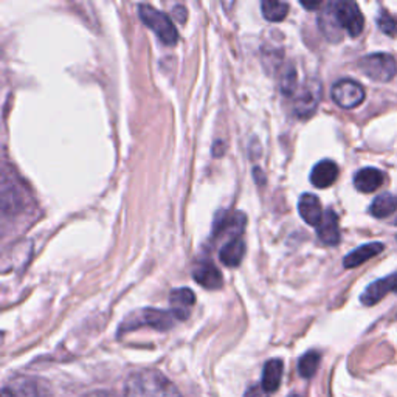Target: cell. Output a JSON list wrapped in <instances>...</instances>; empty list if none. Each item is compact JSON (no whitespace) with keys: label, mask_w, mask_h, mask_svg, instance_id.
Returning a JSON list of instances; mask_svg holds the SVG:
<instances>
[{"label":"cell","mask_w":397,"mask_h":397,"mask_svg":"<svg viewBox=\"0 0 397 397\" xmlns=\"http://www.w3.org/2000/svg\"><path fill=\"white\" fill-rule=\"evenodd\" d=\"M125 397H183L172 382L156 370L135 371L127 377Z\"/></svg>","instance_id":"cell-1"},{"label":"cell","mask_w":397,"mask_h":397,"mask_svg":"<svg viewBox=\"0 0 397 397\" xmlns=\"http://www.w3.org/2000/svg\"><path fill=\"white\" fill-rule=\"evenodd\" d=\"M139 16L141 22L152 32L157 34V37L165 45H175L179 41L177 28L172 24L171 18L168 14L156 10L154 6L141 4L139 6Z\"/></svg>","instance_id":"cell-2"},{"label":"cell","mask_w":397,"mask_h":397,"mask_svg":"<svg viewBox=\"0 0 397 397\" xmlns=\"http://www.w3.org/2000/svg\"><path fill=\"white\" fill-rule=\"evenodd\" d=\"M174 322L175 317L172 315V312L158 309H141L125 320L123 324L120 327V334L139 329V327L143 326L152 327V329L157 331H168L171 329Z\"/></svg>","instance_id":"cell-3"},{"label":"cell","mask_w":397,"mask_h":397,"mask_svg":"<svg viewBox=\"0 0 397 397\" xmlns=\"http://www.w3.org/2000/svg\"><path fill=\"white\" fill-rule=\"evenodd\" d=\"M358 67L368 78L377 82L391 81L397 70L394 58L388 53H372V55L365 56L360 59Z\"/></svg>","instance_id":"cell-4"},{"label":"cell","mask_w":397,"mask_h":397,"mask_svg":"<svg viewBox=\"0 0 397 397\" xmlns=\"http://www.w3.org/2000/svg\"><path fill=\"white\" fill-rule=\"evenodd\" d=\"M322 99V84L318 80H308L303 87L296 92L294 111L298 118H309L314 115Z\"/></svg>","instance_id":"cell-5"},{"label":"cell","mask_w":397,"mask_h":397,"mask_svg":"<svg viewBox=\"0 0 397 397\" xmlns=\"http://www.w3.org/2000/svg\"><path fill=\"white\" fill-rule=\"evenodd\" d=\"M334 13L341 30H346L351 37L362 34L365 19L355 2H337L334 4Z\"/></svg>","instance_id":"cell-6"},{"label":"cell","mask_w":397,"mask_h":397,"mask_svg":"<svg viewBox=\"0 0 397 397\" xmlns=\"http://www.w3.org/2000/svg\"><path fill=\"white\" fill-rule=\"evenodd\" d=\"M332 99L343 109H354L363 103L365 89L357 81L340 80L332 86Z\"/></svg>","instance_id":"cell-7"},{"label":"cell","mask_w":397,"mask_h":397,"mask_svg":"<svg viewBox=\"0 0 397 397\" xmlns=\"http://www.w3.org/2000/svg\"><path fill=\"white\" fill-rule=\"evenodd\" d=\"M2 397H51L41 382L28 377H18L6 382Z\"/></svg>","instance_id":"cell-8"},{"label":"cell","mask_w":397,"mask_h":397,"mask_svg":"<svg viewBox=\"0 0 397 397\" xmlns=\"http://www.w3.org/2000/svg\"><path fill=\"white\" fill-rule=\"evenodd\" d=\"M389 292L397 294V273L374 281L362 294L360 301L365 306H374V304H377Z\"/></svg>","instance_id":"cell-9"},{"label":"cell","mask_w":397,"mask_h":397,"mask_svg":"<svg viewBox=\"0 0 397 397\" xmlns=\"http://www.w3.org/2000/svg\"><path fill=\"white\" fill-rule=\"evenodd\" d=\"M193 278L202 287L208 290H219L224 286V278L219 269L215 264L208 261H201L196 264L193 270Z\"/></svg>","instance_id":"cell-10"},{"label":"cell","mask_w":397,"mask_h":397,"mask_svg":"<svg viewBox=\"0 0 397 397\" xmlns=\"http://www.w3.org/2000/svg\"><path fill=\"white\" fill-rule=\"evenodd\" d=\"M317 234L320 241L326 246L329 247H335L340 244L341 234H340V225H339V216L337 213L332 210L324 211V216L322 224L317 227Z\"/></svg>","instance_id":"cell-11"},{"label":"cell","mask_w":397,"mask_h":397,"mask_svg":"<svg viewBox=\"0 0 397 397\" xmlns=\"http://www.w3.org/2000/svg\"><path fill=\"white\" fill-rule=\"evenodd\" d=\"M298 211H300L301 219L310 227H318L323 220V208L318 197L314 194H303L298 201Z\"/></svg>","instance_id":"cell-12"},{"label":"cell","mask_w":397,"mask_h":397,"mask_svg":"<svg viewBox=\"0 0 397 397\" xmlns=\"http://www.w3.org/2000/svg\"><path fill=\"white\" fill-rule=\"evenodd\" d=\"M170 303L171 312L175 320H187L189 317L191 308H193L196 303V295L193 290L187 287L175 289L170 295Z\"/></svg>","instance_id":"cell-13"},{"label":"cell","mask_w":397,"mask_h":397,"mask_svg":"<svg viewBox=\"0 0 397 397\" xmlns=\"http://www.w3.org/2000/svg\"><path fill=\"white\" fill-rule=\"evenodd\" d=\"M339 179V166L332 160H322L318 162L310 174L312 185L317 188H329Z\"/></svg>","instance_id":"cell-14"},{"label":"cell","mask_w":397,"mask_h":397,"mask_svg":"<svg viewBox=\"0 0 397 397\" xmlns=\"http://www.w3.org/2000/svg\"><path fill=\"white\" fill-rule=\"evenodd\" d=\"M384 248H385V246H384V244H380V242L365 244V246L358 247L357 250L351 251L349 255H346L345 259H343V265H345L346 269H354V267L362 265L366 261H370L371 258L382 253V251H384Z\"/></svg>","instance_id":"cell-15"},{"label":"cell","mask_w":397,"mask_h":397,"mask_svg":"<svg viewBox=\"0 0 397 397\" xmlns=\"http://www.w3.org/2000/svg\"><path fill=\"white\" fill-rule=\"evenodd\" d=\"M385 177L376 168H363L354 177V185L360 193H374L384 185Z\"/></svg>","instance_id":"cell-16"},{"label":"cell","mask_w":397,"mask_h":397,"mask_svg":"<svg viewBox=\"0 0 397 397\" xmlns=\"http://www.w3.org/2000/svg\"><path fill=\"white\" fill-rule=\"evenodd\" d=\"M244 255H246V242L241 238H233L232 241H228L219 251L220 261L227 267L239 265Z\"/></svg>","instance_id":"cell-17"},{"label":"cell","mask_w":397,"mask_h":397,"mask_svg":"<svg viewBox=\"0 0 397 397\" xmlns=\"http://www.w3.org/2000/svg\"><path fill=\"white\" fill-rule=\"evenodd\" d=\"M282 370H284V365H282L279 358H273V360L265 363L263 372V386L267 393H275L279 388Z\"/></svg>","instance_id":"cell-18"},{"label":"cell","mask_w":397,"mask_h":397,"mask_svg":"<svg viewBox=\"0 0 397 397\" xmlns=\"http://www.w3.org/2000/svg\"><path fill=\"white\" fill-rule=\"evenodd\" d=\"M320 28H322V32L327 36V39L340 41L341 27L339 25L337 18H335L334 4L327 5L322 16H320Z\"/></svg>","instance_id":"cell-19"},{"label":"cell","mask_w":397,"mask_h":397,"mask_svg":"<svg viewBox=\"0 0 397 397\" xmlns=\"http://www.w3.org/2000/svg\"><path fill=\"white\" fill-rule=\"evenodd\" d=\"M397 210V197L391 196V194H380L374 202L371 203V215L377 219H385L388 216H391L393 213Z\"/></svg>","instance_id":"cell-20"},{"label":"cell","mask_w":397,"mask_h":397,"mask_svg":"<svg viewBox=\"0 0 397 397\" xmlns=\"http://www.w3.org/2000/svg\"><path fill=\"white\" fill-rule=\"evenodd\" d=\"M261 10L264 18L270 22H281L286 19L289 13V4L278 2V0H263Z\"/></svg>","instance_id":"cell-21"},{"label":"cell","mask_w":397,"mask_h":397,"mask_svg":"<svg viewBox=\"0 0 397 397\" xmlns=\"http://www.w3.org/2000/svg\"><path fill=\"white\" fill-rule=\"evenodd\" d=\"M320 360H322V355L317 351H309V353L304 354L300 358V362H298V372H300V376L304 379L314 377V374L318 370Z\"/></svg>","instance_id":"cell-22"},{"label":"cell","mask_w":397,"mask_h":397,"mask_svg":"<svg viewBox=\"0 0 397 397\" xmlns=\"http://www.w3.org/2000/svg\"><path fill=\"white\" fill-rule=\"evenodd\" d=\"M296 87H298L296 72L292 65H289L287 70L284 72V75H282V78H281V90H282V94L290 96V95L296 94L298 92Z\"/></svg>","instance_id":"cell-23"},{"label":"cell","mask_w":397,"mask_h":397,"mask_svg":"<svg viewBox=\"0 0 397 397\" xmlns=\"http://www.w3.org/2000/svg\"><path fill=\"white\" fill-rule=\"evenodd\" d=\"M379 28L388 36H397V19L386 11H382L377 19Z\"/></svg>","instance_id":"cell-24"},{"label":"cell","mask_w":397,"mask_h":397,"mask_svg":"<svg viewBox=\"0 0 397 397\" xmlns=\"http://www.w3.org/2000/svg\"><path fill=\"white\" fill-rule=\"evenodd\" d=\"M244 397H269V393L265 391L263 385H253L247 389Z\"/></svg>","instance_id":"cell-25"},{"label":"cell","mask_w":397,"mask_h":397,"mask_svg":"<svg viewBox=\"0 0 397 397\" xmlns=\"http://www.w3.org/2000/svg\"><path fill=\"white\" fill-rule=\"evenodd\" d=\"M82 397H118V396L112 394L109 391H92V393L82 396Z\"/></svg>","instance_id":"cell-26"},{"label":"cell","mask_w":397,"mask_h":397,"mask_svg":"<svg viewBox=\"0 0 397 397\" xmlns=\"http://www.w3.org/2000/svg\"><path fill=\"white\" fill-rule=\"evenodd\" d=\"M303 6L304 8H308V10H315L320 6V4H306V2H303Z\"/></svg>","instance_id":"cell-27"},{"label":"cell","mask_w":397,"mask_h":397,"mask_svg":"<svg viewBox=\"0 0 397 397\" xmlns=\"http://www.w3.org/2000/svg\"><path fill=\"white\" fill-rule=\"evenodd\" d=\"M289 397H300V396H298V394H290Z\"/></svg>","instance_id":"cell-28"},{"label":"cell","mask_w":397,"mask_h":397,"mask_svg":"<svg viewBox=\"0 0 397 397\" xmlns=\"http://www.w3.org/2000/svg\"><path fill=\"white\" fill-rule=\"evenodd\" d=\"M396 225H397V220H396Z\"/></svg>","instance_id":"cell-29"}]
</instances>
